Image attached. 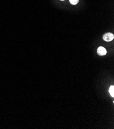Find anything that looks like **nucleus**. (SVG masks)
Masks as SVG:
<instances>
[{"instance_id":"f257e3e1","label":"nucleus","mask_w":114,"mask_h":129,"mask_svg":"<svg viewBox=\"0 0 114 129\" xmlns=\"http://www.w3.org/2000/svg\"><path fill=\"white\" fill-rule=\"evenodd\" d=\"M114 36L112 33H105L103 36V39L105 41L110 42L114 39Z\"/></svg>"},{"instance_id":"f03ea898","label":"nucleus","mask_w":114,"mask_h":129,"mask_svg":"<svg viewBox=\"0 0 114 129\" xmlns=\"http://www.w3.org/2000/svg\"><path fill=\"white\" fill-rule=\"evenodd\" d=\"M97 53L99 56H104V55H106V54L107 51L105 48L102 46H100L98 48Z\"/></svg>"},{"instance_id":"7ed1b4c3","label":"nucleus","mask_w":114,"mask_h":129,"mask_svg":"<svg viewBox=\"0 0 114 129\" xmlns=\"http://www.w3.org/2000/svg\"><path fill=\"white\" fill-rule=\"evenodd\" d=\"M109 93L112 97H114V87L113 85L110 87L109 88Z\"/></svg>"},{"instance_id":"20e7f679","label":"nucleus","mask_w":114,"mask_h":129,"mask_svg":"<svg viewBox=\"0 0 114 129\" xmlns=\"http://www.w3.org/2000/svg\"><path fill=\"white\" fill-rule=\"evenodd\" d=\"M79 0H70V3H71L73 5H76L78 3Z\"/></svg>"},{"instance_id":"39448f33","label":"nucleus","mask_w":114,"mask_h":129,"mask_svg":"<svg viewBox=\"0 0 114 129\" xmlns=\"http://www.w3.org/2000/svg\"><path fill=\"white\" fill-rule=\"evenodd\" d=\"M60 1H64V0H60Z\"/></svg>"}]
</instances>
